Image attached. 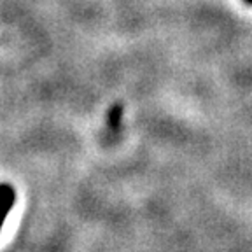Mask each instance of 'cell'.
<instances>
[{
	"instance_id": "6da1fadb",
	"label": "cell",
	"mask_w": 252,
	"mask_h": 252,
	"mask_svg": "<svg viewBox=\"0 0 252 252\" xmlns=\"http://www.w3.org/2000/svg\"><path fill=\"white\" fill-rule=\"evenodd\" d=\"M14 201H16L14 189L7 184L0 186V229L4 226V220H5V217L9 216V210L12 209Z\"/></svg>"
},
{
	"instance_id": "7a4b0ae2",
	"label": "cell",
	"mask_w": 252,
	"mask_h": 252,
	"mask_svg": "<svg viewBox=\"0 0 252 252\" xmlns=\"http://www.w3.org/2000/svg\"><path fill=\"white\" fill-rule=\"evenodd\" d=\"M244 2H245V4H251L252 5V0H244Z\"/></svg>"
}]
</instances>
